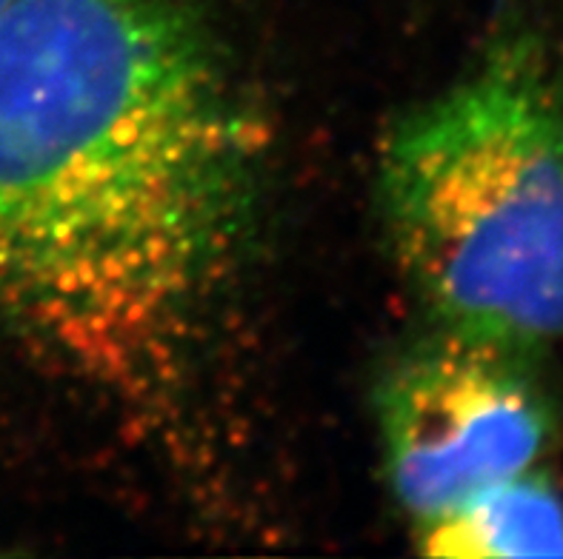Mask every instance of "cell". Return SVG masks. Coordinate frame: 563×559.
Here are the masks:
<instances>
[{
    "mask_svg": "<svg viewBox=\"0 0 563 559\" xmlns=\"http://www.w3.org/2000/svg\"><path fill=\"white\" fill-rule=\"evenodd\" d=\"M421 543L432 557H563V496L527 471L421 525Z\"/></svg>",
    "mask_w": 563,
    "mask_h": 559,
    "instance_id": "cell-4",
    "label": "cell"
},
{
    "mask_svg": "<svg viewBox=\"0 0 563 559\" xmlns=\"http://www.w3.org/2000/svg\"><path fill=\"white\" fill-rule=\"evenodd\" d=\"M386 234L446 332L532 351L563 340V66L500 35L380 152Z\"/></svg>",
    "mask_w": 563,
    "mask_h": 559,
    "instance_id": "cell-2",
    "label": "cell"
},
{
    "mask_svg": "<svg viewBox=\"0 0 563 559\" xmlns=\"http://www.w3.org/2000/svg\"><path fill=\"white\" fill-rule=\"evenodd\" d=\"M255 157L186 0H18L0 21V320L95 385L164 380L235 260Z\"/></svg>",
    "mask_w": 563,
    "mask_h": 559,
    "instance_id": "cell-1",
    "label": "cell"
},
{
    "mask_svg": "<svg viewBox=\"0 0 563 559\" xmlns=\"http://www.w3.org/2000/svg\"><path fill=\"white\" fill-rule=\"evenodd\" d=\"M14 3H18V0H0V21H3V14H7Z\"/></svg>",
    "mask_w": 563,
    "mask_h": 559,
    "instance_id": "cell-5",
    "label": "cell"
},
{
    "mask_svg": "<svg viewBox=\"0 0 563 559\" xmlns=\"http://www.w3.org/2000/svg\"><path fill=\"white\" fill-rule=\"evenodd\" d=\"M527 355L443 328L380 382L386 474L418 525L527 474L550 451L555 414Z\"/></svg>",
    "mask_w": 563,
    "mask_h": 559,
    "instance_id": "cell-3",
    "label": "cell"
}]
</instances>
